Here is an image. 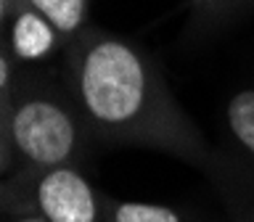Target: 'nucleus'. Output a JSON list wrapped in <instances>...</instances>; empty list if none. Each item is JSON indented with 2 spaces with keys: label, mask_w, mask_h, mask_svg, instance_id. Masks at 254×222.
Here are the masks:
<instances>
[{
  "label": "nucleus",
  "mask_w": 254,
  "mask_h": 222,
  "mask_svg": "<svg viewBox=\"0 0 254 222\" xmlns=\"http://www.w3.org/2000/svg\"><path fill=\"white\" fill-rule=\"evenodd\" d=\"M87 109L106 122H125L140 109L143 69L135 53L119 43L93 48L82 71Z\"/></svg>",
  "instance_id": "obj_1"
},
{
  "label": "nucleus",
  "mask_w": 254,
  "mask_h": 222,
  "mask_svg": "<svg viewBox=\"0 0 254 222\" xmlns=\"http://www.w3.org/2000/svg\"><path fill=\"white\" fill-rule=\"evenodd\" d=\"M13 138L29 159L40 164H56L69 154L74 143L69 116L53 103H27L13 119Z\"/></svg>",
  "instance_id": "obj_2"
},
{
  "label": "nucleus",
  "mask_w": 254,
  "mask_h": 222,
  "mask_svg": "<svg viewBox=\"0 0 254 222\" xmlns=\"http://www.w3.org/2000/svg\"><path fill=\"white\" fill-rule=\"evenodd\" d=\"M40 206L51 222H93L95 204L87 182L69 169L51 172L40 182Z\"/></svg>",
  "instance_id": "obj_3"
},
{
  "label": "nucleus",
  "mask_w": 254,
  "mask_h": 222,
  "mask_svg": "<svg viewBox=\"0 0 254 222\" xmlns=\"http://www.w3.org/2000/svg\"><path fill=\"white\" fill-rule=\"evenodd\" d=\"M53 45V32L51 27L35 13L19 16L13 27V48L21 58H40L43 53L51 51Z\"/></svg>",
  "instance_id": "obj_4"
},
{
  "label": "nucleus",
  "mask_w": 254,
  "mask_h": 222,
  "mask_svg": "<svg viewBox=\"0 0 254 222\" xmlns=\"http://www.w3.org/2000/svg\"><path fill=\"white\" fill-rule=\"evenodd\" d=\"M228 119H230L233 132L238 135V140H241L249 151H254V90L238 93L236 98L230 101Z\"/></svg>",
  "instance_id": "obj_5"
},
{
  "label": "nucleus",
  "mask_w": 254,
  "mask_h": 222,
  "mask_svg": "<svg viewBox=\"0 0 254 222\" xmlns=\"http://www.w3.org/2000/svg\"><path fill=\"white\" fill-rule=\"evenodd\" d=\"M59 29L69 32L82 19V0H32Z\"/></svg>",
  "instance_id": "obj_6"
},
{
  "label": "nucleus",
  "mask_w": 254,
  "mask_h": 222,
  "mask_svg": "<svg viewBox=\"0 0 254 222\" xmlns=\"http://www.w3.org/2000/svg\"><path fill=\"white\" fill-rule=\"evenodd\" d=\"M117 222H180V220L172 209H164V206L122 204L117 209Z\"/></svg>",
  "instance_id": "obj_7"
},
{
  "label": "nucleus",
  "mask_w": 254,
  "mask_h": 222,
  "mask_svg": "<svg viewBox=\"0 0 254 222\" xmlns=\"http://www.w3.org/2000/svg\"><path fill=\"white\" fill-rule=\"evenodd\" d=\"M5 79H8V63L0 58V87L5 85Z\"/></svg>",
  "instance_id": "obj_8"
},
{
  "label": "nucleus",
  "mask_w": 254,
  "mask_h": 222,
  "mask_svg": "<svg viewBox=\"0 0 254 222\" xmlns=\"http://www.w3.org/2000/svg\"><path fill=\"white\" fill-rule=\"evenodd\" d=\"M21 222H43V220H21Z\"/></svg>",
  "instance_id": "obj_9"
},
{
  "label": "nucleus",
  "mask_w": 254,
  "mask_h": 222,
  "mask_svg": "<svg viewBox=\"0 0 254 222\" xmlns=\"http://www.w3.org/2000/svg\"><path fill=\"white\" fill-rule=\"evenodd\" d=\"M0 16H3V5H0Z\"/></svg>",
  "instance_id": "obj_10"
}]
</instances>
